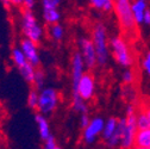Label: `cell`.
<instances>
[{
  "mask_svg": "<svg viewBox=\"0 0 150 149\" xmlns=\"http://www.w3.org/2000/svg\"><path fill=\"white\" fill-rule=\"evenodd\" d=\"M113 9L125 38L127 41H134L137 38L138 23L134 16L132 4L130 3V0H113Z\"/></svg>",
  "mask_w": 150,
  "mask_h": 149,
  "instance_id": "6da1fadb",
  "label": "cell"
},
{
  "mask_svg": "<svg viewBox=\"0 0 150 149\" xmlns=\"http://www.w3.org/2000/svg\"><path fill=\"white\" fill-rule=\"evenodd\" d=\"M21 32L23 37L32 40L36 43H41L44 38V29L38 22L33 10L25 9L21 13Z\"/></svg>",
  "mask_w": 150,
  "mask_h": 149,
  "instance_id": "7a4b0ae2",
  "label": "cell"
},
{
  "mask_svg": "<svg viewBox=\"0 0 150 149\" xmlns=\"http://www.w3.org/2000/svg\"><path fill=\"white\" fill-rule=\"evenodd\" d=\"M91 38L93 41V44L96 47L98 65L100 67H104L108 62V56H110V48H108V42H107L106 28L101 23H97L92 29Z\"/></svg>",
  "mask_w": 150,
  "mask_h": 149,
  "instance_id": "3957f363",
  "label": "cell"
},
{
  "mask_svg": "<svg viewBox=\"0 0 150 149\" xmlns=\"http://www.w3.org/2000/svg\"><path fill=\"white\" fill-rule=\"evenodd\" d=\"M60 94L54 87H43L40 89V99L37 105V112L45 116L52 115L59 107Z\"/></svg>",
  "mask_w": 150,
  "mask_h": 149,
  "instance_id": "277c9868",
  "label": "cell"
},
{
  "mask_svg": "<svg viewBox=\"0 0 150 149\" xmlns=\"http://www.w3.org/2000/svg\"><path fill=\"white\" fill-rule=\"evenodd\" d=\"M110 49L116 62L123 67H130L134 62L127 40L120 36H116L110 41Z\"/></svg>",
  "mask_w": 150,
  "mask_h": 149,
  "instance_id": "5b68a950",
  "label": "cell"
},
{
  "mask_svg": "<svg viewBox=\"0 0 150 149\" xmlns=\"http://www.w3.org/2000/svg\"><path fill=\"white\" fill-rule=\"evenodd\" d=\"M94 91H96V80L94 77L91 73H86L81 77V79L78 82V86L75 89H73V96H79L83 100L88 101L93 98L94 96Z\"/></svg>",
  "mask_w": 150,
  "mask_h": 149,
  "instance_id": "8992f818",
  "label": "cell"
},
{
  "mask_svg": "<svg viewBox=\"0 0 150 149\" xmlns=\"http://www.w3.org/2000/svg\"><path fill=\"white\" fill-rule=\"evenodd\" d=\"M105 126V121L101 117H94L92 118L91 122L86 128L82 129V141L85 144L91 145L96 143L99 136H101L103 130Z\"/></svg>",
  "mask_w": 150,
  "mask_h": 149,
  "instance_id": "52a82bcc",
  "label": "cell"
},
{
  "mask_svg": "<svg viewBox=\"0 0 150 149\" xmlns=\"http://www.w3.org/2000/svg\"><path fill=\"white\" fill-rule=\"evenodd\" d=\"M78 47L81 56L86 63V67L88 69L94 68L98 65L97 61V51L96 47L93 44L92 38H87V37H80L78 40Z\"/></svg>",
  "mask_w": 150,
  "mask_h": 149,
  "instance_id": "ba28073f",
  "label": "cell"
},
{
  "mask_svg": "<svg viewBox=\"0 0 150 149\" xmlns=\"http://www.w3.org/2000/svg\"><path fill=\"white\" fill-rule=\"evenodd\" d=\"M85 68L86 63L81 56L80 51H75L71 56V62H70V77H71V89H75L78 86L79 80L85 74Z\"/></svg>",
  "mask_w": 150,
  "mask_h": 149,
  "instance_id": "9c48e42d",
  "label": "cell"
},
{
  "mask_svg": "<svg viewBox=\"0 0 150 149\" xmlns=\"http://www.w3.org/2000/svg\"><path fill=\"white\" fill-rule=\"evenodd\" d=\"M19 47L25 54L26 59L29 60L30 63H32L35 67H38L41 63V55L38 51V43L33 42L30 38L23 37L19 42Z\"/></svg>",
  "mask_w": 150,
  "mask_h": 149,
  "instance_id": "30bf717a",
  "label": "cell"
},
{
  "mask_svg": "<svg viewBox=\"0 0 150 149\" xmlns=\"http://www.w3.org/2000/svg\"><path fill=\"white\" fill-rule=\"evenodd\" d=\"M35 122L37 125V130H38V134H40V138L42 141H45L48 137H50L51 134V129H50V124L48 121V116L37 112L35 115Z\"/></svg>",
  "mask_w": 150,
  "mask_h": 149,
  "instance_id": "8fae6325",
  "label": "cell"
},
{
  "mask_svg": "<svg viewBox=\"0 0 150 149\" xmlns=\"http://www.w3.org/2000/svg\"><path fill=\"white\" fill-rule=\"evenodd\" d=\"M134 147L135 148H141V149L150 148V128L137 130L136 136H135Z\"/></svg>",
  "mask_w": 150,
  "mask_h": 149,
  "instance_id": "7c38bea8",
  "label": "cell"
},
{
  "mask_svg": "<svg viewBox=\"0 0 150 149\" xmlns=\"http://www.w3.org/2000/svg\"><path fill=\"white\" fill-rule=\"evenodd\" d=\"M42 18L45 24L51 25V24L60 23L62 14L59 9H44L42 10Z\"/></svg>",
  "mask_w": 150,
  "mask_h": 149,
  "instance_id": "4fadbf2b",
  "label": "cell"
},
{
  "mask_svg": "<svg viewBox=\"0 0 150 149\" xmlns=\"http://www.w3.org/2000/svg\"><path fill=\"white\" fill-rule=\"evenodd\" d=\"M11 60H12L13 65L17 67V69H21L22 67H24L25 65L29 63V60L26 59L25 54L23 53L21 47H14L11 50Z\"/></svg>",
  "mask_w": 150,
  "mask_h": 149,
  "instance_id": "5bb4252c",
  "label": "cell"
},
{
  "mask_svg": "<svg viewBox=\"0 0 150 149\" xmlns=\"http://www.w3.org/2000/svg\"><path fill=\"white\" fill-rule=\"evenodd\" d=\"M118 122H119V119H117L115 117H111V118H108L105 122V126H104L103 134H101V138H103V142L104 143L116 133L117 126H118Z\"/></svg>",
  "mask_w": 150,
  "mask_h": 149,
  "instance_id": "9a60e30c",
  "label": "cell"
},
{
  "mask_svg": "<svg viewBox=\"0 0 150 149\" xmlns=\"http://www.w3.org/2000/svg\"><path fill=\"white\" fill-rule=\"evenodd\" d=\"M48 33H49V37H50L51 41H54V42H61L64 38L66 31H64L63 25H61V23H56V24L49 25Z\"/></svg>",
  "mask_w": 150,
  "mask_h": 149,
  "instance_id": "2e32d148",
  "label": "cell"
},
{
  "mask_svg": "<svg viewBox=\"0 0 150 149\" xmlns=\"http://www.w3.org/2000/svg\"><path fill=\"white\" fill-rule=\"evenodd\" d=\"M21 73L22 78L30 85H33V81H35V77H36V70H37V67H35L32 63H28L25 65L24 67H22L21 69H18Z\"/></svg>",
  "mask_w": 150,
  "mask_h": 149,
  "instance_id": "e0dca14e",
  "label": "cell"
},
{
  "mask_svg": "<svg viewBox=\"0 0 150 149\" xmlns=\"http://www.w3.org/2000/svg\"><path fill=\"white\" fill-rule=\"evenodd\" d=\"M146 9V3L145 0H136L132 4V12L136 18L137 23H142L144 21V13Z\"/></svg>",
  "mask_w": 150,
  "mask_h": 149,
  "instance_id": "ac0fdd59",
  "label": "cell"
},
{
  "mask_svg": "<svg viewBox=\"0 0 150 149\" xmlns=\"http://www.w3.org/2000/svg\"><path fill=\"white\" fill-rule=\"evenodd\" d=\"M71 107L76 114L82 115V114H88V106L86 104V100H83L79 96L71 97Z\"/></svg>",
  "mask_w": 150,
  "mask_h": 149,
  "instance_id": "d6986e66",
  "label": "cell"
},
{
  "mask_svg": "<svg viewBox=\"0 0 150 149\" xmlns=\"http://www.w3.org/2000/svg\"><path fill=\"white\" fill-rule=\"evenodd\" d=\"M89 3L98 11L110 12L113 9V0H89Z\"/></svg>",
  "mask_w": 150,
  "mask_h": 149,
  "instance_id": "ffe728a7",
  "label": "cell"
},
{
  "mask_svg": "<svg viewBox=\"0 0 150 149\" xmlns=\"http://www.w3.org/2000/svg\"><path fill=\"white\" fill-rule=\"evenodd\" d=\"M38 99H40V91L37 88H31L29 91V94L26 98V104L31 110H37V105H38Z\"/></svg>",
  "mask_w": 150,
  "mask_h": 149,
  "instance_id": "44dd1931",
  "label": "cell"
},
{
  "mask_svg": "<svg viewBox=\"0 0 150 149\" xmlns=\"http://www.w3.org/2000/svg\"><path fill=\"white\" fill-rule=\"evenodd\" d=\"M33 86L38 91L45 86V73L40 68H37V70H36V77H35Z\"/></svg>",
  "mask_w": 150,
  "mask_h": 149,
  "instance_id": "7402d4cb",
  "label": "cell"
},
{
  "mask_svg": "<svg viewBox=\"0 0 150 149\" xmlns=\"http://www.w3.org/2000/svg\"><path fill=\"white\" fill-rule=\"evenodd\" d=\"M137 128L138 129H146L150 128V122L148 116L145 115L144 111L139 110V112L137 114Z\"/></svg>",
  "mask_w": 150,
  "mask_h": 149,
  "instance_id": "603a6c76",
  "label": "cell"
},
{
  "mask_svg": "<svg viewBox=\"0 0 150 149\" xmlns=\"http://www.w3.org/2000/svg\"><path fill=\"white\" fill-rule=\"evenodd\" d=\"M62 0H41L42 10L44 9H59Z\"/></svg>",
  "mask_w": 150,
  "mask_h": 149,
  "instance_id": "cb8c5ba5",
  "label": "cell"
},
{
  "mask_svg": "<svg viewBox=\"0 0 150 149\" xmlns=\"http://www.w3.org/2000/svg\"><path fill=\"white\" fill-rule=\"evenodd\" d=\"M43 147L45 149H59L60 148L57 141H56V138L52 135L50 137H48L45 141H43Z\"/></svg>",
  "mask_w": 150,
  "mask_h": 149,
  "instance_id": "d4e9b609",
  "label": "cell"
},
{
  "mask_svg": "<svg viewBox=\"0 0 150 149\" xmlns=\"http://www.w3.org/2000/svg\"><path fill=\"white\" fill-rule=\"evenodd\" d=\"M1 4L6 9H10L11 6H14V7H24L23 0H1Z\"/></svg>",
  "mask_w": 150,
  "mask_h": 149,
  "instance_id": "484cf974",
  "label": "cell"
},
{
  "mask_svg": "<svg viewBox=\"0 0 150 149\" xmlns=\"http://www.w3.org/2000/svg\"><path fill=\"white\" fill-rule=\"evenodd\" d=\"M134 80H135V74H134V72L130 70V69L125 70L124 74H123V81H124L125 84L130 85V84L134 82Z\"/></svg>",
  "mask_w": 150,
  "mask_h": 149,
  "instance_id": "4316f807",
  "label": "cell"
},
{
  "mask_svg": "<svg viewBox=\"0 0 150 149\" xmlns=\"http://www.w3.org/2000/svg\"><path fill=\"white\" fill-rule=\"evenodd\" d=\"M80 126L83 129V128H86L87 125H88V123L91 122V119H89V117H88V114H82V115H80Z\"/></svg>",
  "mask_w": 150,
  "mask_h": 149,
  "instance_id": "83f0119b",
  "label": "cell"
},
{
  "mask_svg": "<svg viewBox=\"0 0 150 149\" xmlns=\"http://www.w3.org/2000/svg\"><path fill=\"white\" fill-rule=\"evenodd\" d=\"M143 67H144V69L148 72V74L150 75V53L146 54V57H145V60L143 62Z\"/></svg>",
  "mask_w": 150,
  "mask_h": 149,
  "instance_id": "f1b7e54d",
  "label": "cell"
},
{
  "mask_svg": "<svg viewBox=\"0 0 150 149\" xmlns=\"http://www.w3.org/2000/svg\"><path fill=\"white\" fill-rule=\"evenodd\" d=\"M23 3H24V7L25 9L33 10V7L36 5V0H23Z\"/></svg>",
  "mask_w": 150,
  "mask_h": 149,
  "instance_id": "f546056e",
  "label": "cell"
},
{
  "mask_svg": "<svg viewBox=\"0 0 150 149\" xmlns=\"http://www.w3.org/2000/svg\"><path fill=\"white\" fill-rule=\"evenodd\" d=\"M144 22L146 24H150V10H145L144 13Z\"/></svg>",
  "mask_w": 150,
  "mask_h": 149,
  "instance_id": "4dcf8cb0",
  "label": "cell"
},
{
  "mask_svg": "<svg viewBox=\"0 0 150 149\" xmlns=\"http://www.w3.org/2000/svg\"><path fill=\"white\" fill-rule=\"evenodd\" d=\"M0 147H1V140H0Z\"/></svg>",
  "mask_w": 150,
  "mask_h": 149,
  "instance_id": "1f68e13d",
  "label": "cell"
}]
</instances>
